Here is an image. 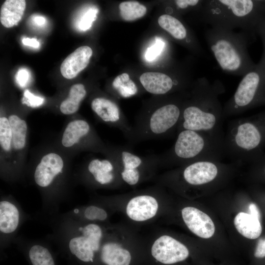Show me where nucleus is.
<instances>
[{
  "label": "nucleus",
  "instance_id": "f3484780",
  "mask_svg": "<svg viewBox=\"0 0 265 265\" xmlns=\"http://www.w3.org/2000/svg\"><path fill=\"white\" fill-rule=\"evenodd\" d=\"M189 255L184 244L170 235L160 234L144 245L143 265H173L185 261Z\"/></svg>",
  "mask_w": 265,
  "mask_h": 265
},
{
  "label": "nucleus",
  "instance_id": "39448f33",
  "mask_svg": "<svg viewBox=\"0 0 265 265\" xmlns=\"http://www.w3.org/2000/svg\"><path fill=\"white\" fill-rule=\"evenodd\" d=\"M248 33L216 27L206 31L208 46L223 72L243 77L255 67L248 52Z\"/></svg>",
  "mask_w": 265,
  "mask_h": 265
},
{
  "label": "nucleus",
  "instance_id": "c85d7f7f",
  "mask_svg": "<svg viewBox=\"0 0 265 265\" xmlns=\"http://www.w3.org/2000/svg\"><path fill=\"white\" fill-rule=\"evenodd\" d=\"M86 94L83 84L77 83L73 85L69 91L68 97L60 105L59 109L61 113L69 115L77 112Z\"/></svg>",
  "mask_w": 265,
  "mask_h": 265
},
{
  "label": "nucleus",
  "instance_id": "dca6fc26",
  "mask_svg": "<svg viewBox=\"0 0 265 265\" xmlns=\"http://www.w3.org/2000/svg\"><path fill=\"white\" fill-rule=\"evenodd\" d=\"M32 219L12 195H1L0 199V251L1 259L4 250L13 243L18 233L26 221Z\"/></svg>",
  "mask_w": 265,
  "mask_h": 265
},
{
  "label": "nucleus",
  "instance_id": "5701e85b",
  "mask_svg": "<svg viewBox=\"0 0 265 265\" xmlns=\"http://www.w3.org/2000/svg\"><path fill=\"white\" fill-rule=\"evenodd\" d=\"M112 212L105 205L92 201L86 205L76 206L63 213L69 217L80 221L109 224V219Z\"/></svg>",
  "mask_w": 265,
  "mask_h": 265
},
{
  "label": "nucleus",
  "instance_id": "423d86ee",
  "mask_svg": "<svg viewBox=\"0 0 265 265\" xmlns=\"http://www.w3.org/2000/svg\"><path fill=\"white\" fill-rule=\"evenodd\" d=\"M159 168L180 166L199 160L220 161L225 156L224 142L199 132L183 130L165 152L158 155Z\"/></svg>",
  "mask_w": 265,
  "mask_h": 265
},
{
  "label": "nucleus",
  "instance_id": "a19ab883",
  "mask_svg": "<svg viewBox=\"0 0 265 265\" xmlns=\"http://www.w3.org/2000/svg\"><path fill=\"white\" fill-rule=\"evenodd\" d=\"M264 172H265V168H264Z\"/></svg>",
  "mask_w": 265,
  "mask_h": 265
},
{
  "label": "nucleus",
  "instance_id": "a211bd4d",
  "mask_svg": "<svg viewBox=\"0 0 265 265\" xmlns=\"http://www.w3.org/2000/svg\"><path fill=\"white\" fill-rule=\"evenodd\" d=\"M12 131V183L21 180L26 174L25 159L27 148L28 126L25 119L16 114L7 116Z\"/></svg>",
  "mask_w": 265,
  "mask_h": 265
},
{
  "label": "nucleus",
  "instance_id": "412c9836",
  "mask_svg": "<svg viewBox=\"0 0 265 265\" xmlns=\"http://www.w3.org/2000/svg\"><path fill=\"white\" fill-rule=\"evenodd\" d=\"M12 131L7 116L0 117V177L12 183Z\"/></svg>",
  "mask_w": 265,
  "mask_h": 265
},
{
  "label": "nucleus",
  "instance_id": "f03ea898",
  "mask_svg": "<svg viewBox=\"0 0 265 265\" xmlns=\"http://www.w3.org/2000/svg\"><path fill=\"white\" fill-rule=\"evenodd\" d=\"M27 173L40 193V217L47 221L59 213L61 205L70 198L74 173L65 156L53 150L43 154Z\"/></svg>",
  "mask_w": 265,
  "mask_h": 265
},
{
  "label": "nucleus",
  "instance_id": "72a5a7b5",
  "mask_svg": "<svg viewBox=\"0 0 265 265\" xmlns=\"http://www.w3.org/2000/svg\"><path fill=\"white\" fill-rule=\"evenodd\" d=\"M24 99V103L32 107H36L41 105L44 101L42 98L34 95L27 90L25 92Z\"/></svg>",
  "mask_w": 265,
  "mask_h": 265
},
{
  "label": "nucleus",
  "instance_id": "2eb2a0df",
  "mask_svg": "<svg viewBox=\"0 0 265 265\" xmlns=\"http://www.w3.org/2000/svg\"><path fill=\"white\" fill-rule=\"evenodd\" d=\"M162 186L134 191L123 196L125 200L124 211L133 222L142 223L155 219L159 214L163 190Z\"/></svg>",
  "mask_w": 265,
  "mask_h": 265
},
{
  "label": "nucleus",
  "instance_id": "6e6552de",
  "mask_svg": "<svg viewBox=\"0 0 265 265\" xmlns=\"http://www.w3.org/2000/svg\"><path fill=\"white\" fill-rule=\"evenodd\" d=\"M265 138V114L231 121L224 141L225 156L236 163L255 159Z\"/></svg>",
  "mask_w": 265,
  "mask_h": 265
},
{
  "label": "nucleus",
  "instance_id": "c9c22d12",
  "mask_svg": "<svg viewBox=\"0 0 265 265\" xmlns=\"http://www.w3.org/2000/svg\"><path fill=\"white\" fill-rule=\"evenodd\" d=\"M254 256L260 258L265 257V238H260L258 240Z\"/></svg>",
  "mask_w": 265,
  "mask_h": 265
},
{
  "label": "nucleus",
  "instance_id": "ea45409f",
  "mask_svg": "<svg viewBox=\"0 0 265 265\" xmlns=\"http://www.w3.org/2000/svg\"><path fill=\"white\" fill-rule=\"evenodd\" d=\"M68 265H79L75 262H69Z\"/></svg>",
  "mask_w": 265,
  "mask_h": 265
},
{
  "label": "nucleus",
  "instance_id": "7c9ffc66",
  "mask_svg": "<svg viewBox=\"0 0 265 265\" xmlns=\"http://www.w3.org/2000/svg\"><path fill=\"white\" fill-rule=\"evenodd\" d=\"M122 18L127 21H132L144 16L147 11L146 7L136 1H124L119 6Z\"/></svg>",
  "mask_w": 265,
  "mask_h": 265
},
{
  "label": "nucleus",
  "instance_id": "2f4dec72",
  "mask_svg": "<svg viewBox=\"0 0 265 265\" xmlns=\"http://www.w3.org/2000/svg\"><path fill=\"white\" fill-rule=\"evenodd\" d=\"M165 46L164 42L160 38H156L153 45L148 48L145 53V57L148 61L154 60L162 52Z\"/></svg>",
  "mask_w": 265,
  "mask_h": 265
},
{
  "label": "nucleus",
  "instance_id": "f704fd0d",
  "mask_svg": "<svg viewBox=\"0 0 265 265\" xmlns=\"http://www.w3.org/2000/svg\"><path fill=\"white\" fill-rule=\"evenodd\" d=\"M18 84L21 87L25 86L30 78V73L25 68L20 69L16 76Z\"/></svg>",
  "mask_w": 265,
  "mask_h": 265
},
{
  "label": "nucleus",
  "instance_id": "4be33fe9",
  "mask_svg": "<svg viewBox=\"0 0 265 265\" xmlns=\"http://www.w3.org/2000/svg\"><path fill=\"white\" fill-rule=\"evenodd\" d=\"M182 216L188 229L196 236L204 238L212 237L215 226L210 216L193 207H186L181 211Z\"/></svg>",
  "mask_w": 265,
  "mask_h": 265
},
{
  "label": "nucleus",
  "instance_id": "1a4fd4ad",
  "mask_svg": "<svg viewBox=\"0 0 265 265\" xmlns=\"http://www.w3.org/2000/svg\"><path fill=\"white\" fill-rule=\"evenodd\" d=\"M144 245L130 231L110 224L97 255L95 265H143Z\"/></svg>",
  "mask_w": 265,
  "mask_h": 265
},
{
  "label": "nucleus",
  "instance_id": "7ed1b4c3",
  "mask_svg": "<svg viewBox=\"0 0 265 265\" xmlns=\"http://www.w3.org/2000/svg\"><path fill=\"white\" fill-rule=\"evenodd\" d=\"M225 91L219 80L211 83L205 77L194 83L189 98L185 100L177 133L191 130L207 134L224 142L223 107L219 97Z\"/></svg>",
  "mask_w": 265,
  "mask_h": 265
},
{
  "label": "nucleus",
  "instance_id": "6ab92c4d",
  "mask_svg": "<svg viewBox=\"0 0 265 265\" xmlns=\"http://www.w3.org/2000/svg\"><path fill=\"white\" fill-rule=\"evenodd\" d=\"M13 244L29 265H57L55 254L47 240L29 239L18 235Z\"/></svg>",
  "mask_w": 265,
  "mask_h": 265
},
{
  "label": "nucleus",
  "instance_id": "473e14b6",
  "mask_svg": "<svg viewBox=\"0 0 265 265\" xmlns=\"http://www.w3.org/2000/svg\"><path fill=\"white\" fill-rule=\"evenodd\" d=\"M97 12L98 9L95 8H90L85 12L79 23V28L83 31L88 29L96 19Z\"/></svg>",
  "mask_w": 265,
  "mask_h": 265
},
{
  "label": "nucleus",
  "instance_id": "4c0bfd02",
  "mask_svg": "<svg viewBox=\"0 0 265 265\" xmlns=\"http://www.w3.org/2000/svg\"><path fill=\"white\" fill-rule=\"evenodd\" d=\"M24 45L34 48H38L39 46V42L35 38H25L22 40Z\"/></svg>",
  "mask_w": 265,
  "mask_h": 265
},
{
  "label": "nucleus",
  "instance_id": "aec40b11",
  "mask_svg": "<svg viewBox=\"0 0 265 265\" xmlns=\"http://www.w3.org/2000/svg\"><path fill=\"white\" fill-rule=\"evenodd\" d=\"M91 107L100 121L120 130L125 137L129 134L131 125L114 101L105 97H97L92 100Z\"/></svg>",
  "mask_w": 265,
  "mask_h": 265
},
{
  "label": "nucleus",
  "instance_id": "0eeeda50",
  "mask_svg": "<svg viewBox=\"0 0 265 265\" xmlns=\"http://www.w3.org/2000/svg\"><path fill=\"white\" fill-rule=\"evenodd\" d=\"M185 100L171 99L137 116L125 137L129 146L143 141L166 138L177 133Z\"/></svg>",
  "mask_w": 265,
  "mask_h": 265
},
{
  "label": "nucleus",
  "instance_id": "bb28decb",
  "mask_svg": "<svg viewBox=\"0 0 265 265\" xmlns=\"http://www.w3.org/2000/svg\"><path fill=\"white\" fill-rule=\"evenodd\" d=\"M26 7L24 0H6L2 4L0 11L1 24L6 28L17 25L24 15Z\"/></svg>",
  "mask_w": 265,
  "mask_h": 265
},
{
  "label": "nucleus",
  "instance_id": "cd10ccee",
  "mask_svg": "<svg viewBox=\"0 0 265 265\" xmlns=\"http://www.w3.org/2000/svg\"><path fill=\"white\" fill-rule=\"evenodd\" d=\"M234 224L238 231L249 239L257 238L262 233L260 220L249 213L239 212L234 219Z\"/></svg>",
  "mask_w": 265,
  "mask_h": 265
},
{
  "label": "nucleus",
  "instance_id": "ddd939ff",
  "mask_svg": "<svg viewBox=\"0 0 265 265\" xmlns=\"http://www.w3.org/2000/svg\"><path fill=\"white\" fill-rule=\"evenodd\" d=\"M105 158L92 157L74 173L75 184L82 185L87 188H115L120 187L122 182L117 165L109 156Z\"/></svg>",
  "mask_w": 265,
  "mask_h": 265
},
{
  "label": "nucleus",
  "instance_id": "f257e3e1",
  "mask_svg": "<svg viewBox=\"0 0 265 265\" xmlns=\"http://www.w3.org/2000/svg\"><path fill=\"white\" fill-rule=\"evenodd\" d=\"M52 233L46 240L53 243L60 254L79 265H95L101 243L110 223L100 224L76 220L58 213L47 221Z\"/></svg>",
  "mask_w": 265,
  "mask_h": 265
},
{
  "label": "nucleus",
  "instance_id": "e433bc0d",
  "mask_svg": "<svg viewBox=\"0 0 265 265\" xmlns=\"http://www.w3.org/2000/svg\"><path fill=\"white\" fill-rule=\"evenodd\" d=\"M249 214L260 220L261 214L259 210L256 205L251 203L248 207Z\"/></svg>",
  "mask_w": 265,
  "mask_h": 265
},
{
  "label": "nucleus",
  "instance_id": "393cba45",
  "mask_svg": "<svg viewBox=\"0 0 265 265\" xmlns=\"http://www.w3.org/2000/svg\"><path fill=\"white\" fill-rule=\"evenodd\" d=\"M139 80L145 90L154 95H164L180 88V86L179 80L159 72L144 73Z\"/></svg>",
  "mask_w": 265,
  "mask_h": 265
},
{
  "label": "nucleus",
  "instance_id": "9d476101",
  "mask_svg": "<svg viewBox=\"0 0 265 265\" xmlns=\"http://www.w3.org/2000/svg\"><path fill=\"white\" fill-rule=\"evenodd\" d=\"M232 164L217 160H199L178 166L176 169L159 175L157 185L176 188L184 186L197 187L215 181L220 173L230 170Z\"/></svg>",
  "mask_w": 265,
  "mask_h": 265
},
{
  "label": "nucleus",
  "instance_id": "58836bf2",
  "mask_svg": "<svg viewBox=\"0 0 265 265\" xmlns=\"http://www.w3.org/2000/svg\"><path fill=\"white\" fill-rule=\"evenodd\" d=\"M32 21L34 24L38 26H44L46 22V19L40 16H34L32 19Z\"/></svg>",
  "mask_w": 265,
  "mask_h": 265
},
{
  "label": "nucleus",
  "instance_id": "f8f14e48",
  "mask_svg": "<svg viewBox=\"0 0 265 265\" xmlns=\"http://www.w3.org/2000/svg\"><path fill=\"white\" fill-rule=\"evenodd\" d=\"M265 101V74L256 66L246 73L236 91L223 107L224 118L243 113L255 105Z\"/></svg>",
  "mask_w": 265,
  "mask_h": 265
},
{
  "label": "nucleus",
  "instance_id": "c756f323",
  "mask_svg": "<svg viewBox=\"0 0 265 265\" xmlns=\"http://www.w3.org/2000/svg\"><path fill=\"white\" fill-rule=\"evenodd\" d=\"M113 88L120 97L127 98L135 95L138 88L135 83L130 79L127 73H122L117 76L112 83Z\"/></svg>",
  "mask_w": 265,
  "mask_h": 265
},
{
  "label": "nucleus",
  "instance_id": "9b49d317",
  "mask_svg": "<svg viewBox=\"0 0 265 265\" xmlns=\"http://www.w3.org/2000/svg\"><path fill=\"white\" fill-rule=\"evenodd\" d=\"M109 156L118 166L123 183L134 186L154 177L159 168L158 155L139 156L129 145H108Z\"/></svg>",
  "mask_w": 265,
  "mask_h": 265
},
{
  "label": "nucleus",
  "instance_id": "20e7f679",
  "mask_svg": "<svg viewBox=\"0 0 265 265\" xmlns=\"http://www.w3.org/2000/svg\"><path fill=\"white\" fill-rule=\"evenodd\" d=\"M211 27L249 32L265 16V2L253 0H204L199 10Z\"/></svg>",
  "mask_w": 265,
  "mask_h": 265
},
{
  "label": "nucleus",
  "instance_id": "b1692460",
  "mask_svg": "<svg viewBox=\"0 0 265 265\" xmlns=\"http://www.w3.org/2000/svg\"><path fill=\"white\" fill-rule=\"evenodd\" d=\"M159 26L175 39L192 46L196 53L204 57L205 52L195 37L189 33L184 24L177 18L169 14L161 15L158 19Z\"/></svg>",
  "mask_w": 265,
  "mask_h": 265
},
{
  "label": "nucleus",
  "instance_id": "a878e982",
  "mask_svg": "<svg viewBox=\"0 0 265 265\" xmlns=\"http://www.w3.org/2000/svg\"><path fill=\"white\" fill-rule=\"evenodd\" d=\"M93 51L87 46H81L69 55L60 66V72L66 79H72L88 65Z\"/></svg>",
  "mask_w": 265,
  "mask_h": 265
},
{
  "label": "nucleus",
  "instance_id": "4468645a",
  "mask_svg": "<svg viewBox=\"0 0 265 265\" xmlns=\"http://www.w3.org/2000/svg\"><path fill=\"white\" fill-rule=\"evenodd\" d=\"M60 143L66 150L88 151L104 155L108 152V145L102 140L93 126L84 119L69 121L62 131Z\"/></svg>",
  "mask_w": 265,
  "mask_h": 265
}]
</instances>
